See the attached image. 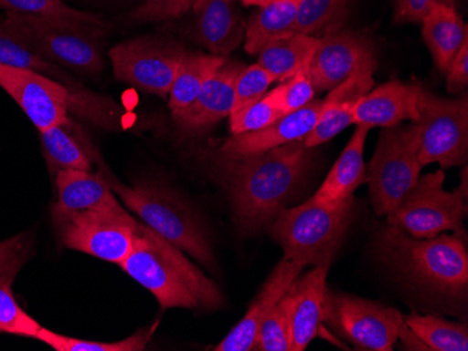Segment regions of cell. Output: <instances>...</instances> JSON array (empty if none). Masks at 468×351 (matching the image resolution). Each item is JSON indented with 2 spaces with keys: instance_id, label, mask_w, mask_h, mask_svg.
<instances>
[{
  "instance_id": "1",
  "label": "cell",
  "mask_w": 468,
  "mask_h": 351,
  "mask_svg": "<svg viewBox=\"0 0 468 351\" xmlns=\"http://www.w3.org/2000/svg\"><path fill=\"white\" fill-rule=\"evenodd\" d=\"M234 220L246 234L272 224L309 169L303 141L251 156L225 159Z\"/></svg>"
},
{
  "instance_id": "2",
  "label": "cell",
  "mask_w": 468,
  "mask_h": 351,
  "mask_svg": "<svg viewBox=\"0 0 468 351\" xmlns=\"http://www.w3.org/2000/svg\"><path fill=\"white\" fill-rule=\"evenodd\" d=\"M121 269L151 292L162 308L215 311L225 305L214 280L189 261L175 243L138 222L135 241Z\"/></svg>"
},
{
  "instance_id": "3",
  "label": "cell",
  "mask_w": 468,
  "mask_h": 351,
  "mask_svg": "<svg viewBox=\"0 0 468 351\" xmlns=\"http://www.w3.org/2000/svg\"><path fill=\"white\" fill-rule=\"evenodd\" d=\"M378 250L381 261L423 292L454 300L467 294V246L459 235L415 238L388 224Z\"/></svg>"
},
{
  "instance_id": "4",
  "label": "cell",
  "mask_w": 468,
  "mask_h": 351,
  "mask_svg": "<svg viewBox=\"0 0 468 351\" xmlns=\"http://www.w3.org/2000/svg\"><path fill=\"white\" fill-rule=\"evenodd\" d=\"M104 172L115 196L146 227L175 243L207 269H214V251L205 225L177 191L157 181H139L133 185H123L107 169Z\"/></svg>"
},
{
  "instance_id": "5",
  "label": "cell",
  "mask_w": 468,
  "mask_h": 351,
  "mask_svg": "<svg viewBox=\"0 0 468 351\" xmlns=\"http://www.w3.org/2000/svg\"><path fill=\"white\" fill-rule=\"evenodd\" d=\"M0 88L17 102L38 132L67 122L70 111L105 129H117L120 125V108L112 99L97 94L79 96L34 70L0 65Z\"/></svg>"
},
{
  "instance_id": "6",
  "label": "cell",
  "mask_w": 468,
  "mask_h": 351,
  "mask_svg": "<svg viewBox=\"0 0 468 351\" xmlns=\"http://www.w3.org/2000/svg\"><path fill=\"white\" fill-rule=\"evenodd\" d=\"M354 206L352 196L330 203L312 198L296 208L281 209L271 234L285 258L303 267H330L348 232Z\"/></svg>"
},
{
  "instance_id": "7",
  "label": "cell",
  "mask_w": 468,
  "mask_h": 351,
  "mask_svg": "<svg viewBox=\"0 0 468 351\" xmlns=\"http://www.w3.org/2000/svg\"><path fill=\"white\" fill-rule=\"evenodd\" d=\"M0 27L44 59L81 75L99 77L105 67L101 36L38 15L6 12Z\"/></svg>"
},
{
  "instance_id": "8",
  "label": "cell",
  "mask_w": 468,
  "mask_h": 351,
  "mask_svg": "<svg viewBox=\"0 0 468 351\" xmlns=\"http://www.w3.org/2000/svg\"><path fill=\"white\" fill-rule=\"evenodd\" d=\"M52 224L60 243L69 250L121 264L133 251L138 220L115 201L86 211L52 209Z\"/></svg>"
},
{
  "instance_id": "9",
  "label": "cell",
  "mask_w": 468,
  "mask_h": 351,
  "mask_svg": "<svg viewBox=\"0 0 468 351\" xmlns=\"http://www.w3.org/2000/svg\"><path fill=\"white\" fill-rule=\"evenodd\" d=\"M418 109L420 118L412 123L420 164L438 162L441 169L464 164L468 159L467 98H441L420 88Z\"/></svg>"
},
{
  "instance_id": "10",
  "label": "cell",
  "mask_w": 468,
  "mask_h": 351,
  "mask_svg": "<svg viewBox=\"0 0 468 351\" xmlns=\"http://www.w3.org/2000/svg\"><path fill=\"white\" fill-rule=\"evenodd\" d=\"M422 169L414 123L409 128H386L367 169V181L376 214L388 216L414 188Z\"/></svg>"
},
{
  "instance_id": "11",
  "label": "cell",
  "mask_w": 468,
  "mask_h": 351,
  "mask_svg": "<svg viewBox=\"0 0 468 351\" xmlns=\"http://www.w3.org/2000/svg\"><path fill=\"white\" fill-rule=\"evenodd\" d=\"M444 172L420 178L396 208L388 224L415 238H433L444 232H462L465 214L464 191H444Z\"/></svg>"
},
{
  "instance_id": "12",
  "label": "cell",
  "mask_w": 468,
  "mask_h": 351,
  "mask_svg": "<svg viewBox=\"0 0 468 351\" xmlns=\"http://www.w3.org/2000/svg\"><path fill=\"white\" fill-rule=\"evenodd\" d=\"M404 319L391 306L343 293H325L323 322L360 350H393Z\"/></svg>"
},
{
  "instance_id": "13",
  "label": "cell",
  "mask_w": 468,
  "mask_h": 351,
  "mask_svg": "<svg viewBox=\"0 0 468 351\" xmlns=\"http://www.w3.org/2000/svg\"><path fill=\"white\" fill-rule=\"evenodd\" d=\"M183 46L160 38H136L110 51L117 80L146 93L165 97L186 57Z\"/></svg>"
},
{
  "instance_id": "14",
  "label": "cell",
  "mask_w": 468,
  "mask_h": 351,
  "mask_svg": "<svg viewBox=\"0 0 468 351\" xmlns=\"http://www.w3.org/2000/svg\"><path fill=\"white\" fill-rule=\"evenodd\" d=\"M365 67H378L372 41L346 31L318 39L309 72L317 93L333 90Z\"/></svg>"
},
{
  "instance_id": "15",
  "label": "cell",
  "mask_w": 468,
  "mask_h": 351,
  "mask_svg": "<svg viewBox=\"0 0 468 351\" xmlns=\"http://www.w3.org/2000/svg\"><path fill=\"white\" fill-rule=\"evenodd\" d=\"M302 271H303L302 264L283 256L282 261L276 264L259 294L247 309L246 315L234 325L233 329L226 335V337H223L222 342L214 350L251 351L262 322Z\"/></svg>"
},
{
  "instance_id": "16",
  "label": "cell",
  "mask_w": 468,
  "mask_h": 351,
  "mask_svg": "<svg viewBox=\"0 0 468 351\" xmlns=\"http://www.w3.org/2000/svg\"><path fill=\"white\" fill-rule=\"evenodd\" d=\"M322 101L313 99L303 108L283 115L262 129L239 133L228 139L220 153L225 159L262 153L306 138L317 123Z\"/></svg>"
},
{
  "instance_id": "17",
  "label": "cell",
  "mask_w": 468,
  "mask_h": 351,
  "mask_svg": "<svg viewBox=\"0 0 468 351\" xmlns=\"http://www.w3.org/2000/svg\"><path fill=\"white\" fill-rule=\"evenodd\" d=\"M243 67L239 62L226 59L225 64L207 78L196 101L173 117L177 127L184 132H201L228 118L234 106L236 78Z\"/></svg>"
},
{
  "instance_id": "18",
  "label": "cell",
  "mask_w": 468,
  "mask_h": 351,
  "mask_svg": "<svg viewBox=\"0 0 468 351\" xmlns=\"http://www.w3.org/2000/svg\"><path fill=\"white\" fill-rule=\"evenodd\" d=\"M376 67H362L348 80L330 90L324 101H322L315 127L306 138L302 139L304 148H317L354 123L355 106L365 94L372 90Z\"/></svg>"
},
{
  "instance_id": "19",
  "label": "cell",
  "mask_w": 468,
  "mask_h": 351,
  "mask_svg": "<svg viewBox=\"0 0 468 351\" xmlns=\"http://www.w3.org/2000/svg\"><path fill=\"white\" fill-rule=\"evenodd\" d=\"M420 88L399 80L388 81L376 90L365 94L354 109V123L357 127L391 128L404 120L420 118L418 101Z\"/></svg>"
},
{
  "instance_id": "20",
  "label": "cell",
  "mask_w": 468,
  "mask_h": 351,
  "mask_svg": "<svg viewBox=\"0 0 468 351\" xmlns=\"http://www.w3.org/2000/svg\"><path fill=\"white\" fill-rule=\"evenodd\" d=\"M328 267L317 266L289 285L292 300V351H304L317 337L324 315Z\"/></svg>"
},
{
  "instance_id": "21",
  "label": "cell",
  "mask_w": 468,
  "mask_h": 351,
  "mask_svg": "<svg viewBox=\"0 0 468 351\" xmlns=\"http://www.w3.org/2000/svg\"><path fill=\"white\" fill-rule=\"evenodd\" d=\"M196 36L212 55L228 57L243 43L246 22L238 0H196Z\"/></svg>"
},
{
  "instance_id": "22",
  "label": "cell",
  "mask_w": 468,
  "mask_h": 351,
  "mask_svg": "<svg viewBox=\"0 0 468 351\" xmlns=\"http://www.w3.org/2000/svg\"><path fill=\"white\" fill-rule=\"evenodd\" d=\"M39 135L42 151L52 175L67 170L93 171L94 162L101 164L99 151L70 117L67 122L42 130Z\"/></svg>"
},
{
  "instance_id": "23",
  "label": "cell",
  "mask_w": 468,
  "mask_h": 351,
  "mask_svg": "<svg viewBox=\"0 0 468 351\" xmlns=\"http://www.w3.org/2000/svg\"><path fill=\"white\" fill-rule=\"evenodd\" d=\"M58 201L52 206L55 211L76 212L101 208L118 201L112 192L104 169L100 171H78L67 170L55 175Z\"/></svg>"
},
{
  "instance_id": "24",
  "label": "cell",
  "mask_w": 468,
  "mask_h": 351,
  "mask_svg": "<svg viewBox=\"0 0 468 351\" xmlns=\"http://www.w3.org/2000/svg\"><path fill=\"white\" fill-rule=\"evenodd\" d=\"M423 41L427 43L436 67L448 72L463 43L468 38L467 26L456 7L435 5L422 18Z\"/></svg>"
},
{
  "instance_id": "25",
  "label": "cell",
  "mask_w": 468,
  "mask_h": 351,
  "mask_svg": "<svg viewBox=\"0 0 468 351\" xmlns=\"http://www.w3.org/2000/svg\"><path fill=\"white\" fill-rule=\"evenodd\" d=\"M369 128L357 127L351 140L313 198L323 203L349 198L365 181L364 151Z\"/></svg>"
},
{
  "instance_id": "26",
  "label": "cell",
  "mask_w": 468,
  "mask_h": 351,
  "mask_svg": "<svg viewBox=\"0 0 468 351\" xmlns=\"http://www.w3.org/2000/svg\"><path fill=\"white\" fill-rule=\"evenodd\" d=\"M318 39L304 34H289L273 39L259 52L261 65L275 81H286L312 62Z\"/></svg>"
},
{
  "instance_id": "27",
  "label": "cell",
  "mask_w": 468,
  "mask_h": 351,
  "mask_svg": "<svg viewBox=\"0 0 468 351\" xmlns=\"http://www.w3.org/2000/svg\"><path fill=\"white\" fill-rule=\"evenodd\" d=\"M301 0H272L250 17L244 34V48L257 55L273 39L293 34Z\"/></svg>"
},
{
  "instance_id": "28",
  "label": "cell",
  "mask_w": 468,
  "mask_h": 351,
  "mask_svg": "<svg viewBox=\"0 0 468 351\" xmlns=\"http://www.w3.org/2000/svg\"><path fill=\"white\" fill-rule=\"evenodd\" d=\"M225 60L226 57L218 55L186 51L177 76L173 81L172 90L168 93V107L173 117L188 108L196 101L207 78L225 64Z\"/></svg>"
},
{
  "instance_id": "29",
  "label": "cell",
  "mask_w": 468,
  "mask_h": 351,
  "mask_svg": "<svg viewBox=\"0 0 468 351\" xmlns=\"http://www.w3.org/2000/svg\"><path fill=\"white\" fill-rule=\"evenodd\" d=\"M0 65L34 70V72L48 76V77L62 83L63 86H67L69 90L79 96H96L89 88H84L80 81L76 80L70 73H68L65 67H60L59 65L52 64L49 60L39 57L2 27H0Z\"/></svg>"
},
{
  "instance_id": "30",
  "label": "cell",
  "mask_w": 468,
  "mask_h": 351,
  "mask_svg": "<svg viewBox=\"0 0 468 351\" xmlns=\"http://www.w3.org/2000/svg\"><path fill=\"white\" fill-rule=\"evenodd\" d=\"M0 9L21 15H38L101 36H104L105 31L109 28L100 15L73 9L63 0H0Z\"/></svg>"
},
{
  "instance_id": "31",
  "label": "cell",
  "mask_w": 468,
  "mask_h": 351,
  "mask_svg": "<svg viewBox=\"0 0 468 351\" xmlns=\"http://www.w3.org/2000/svg\"><path fill=\"white\" fill-rule=\"evenodd\" d=\"M412 334L431 351H467L468 329L465 325L454 324L431 315H410L404 319Z\"/></svg>"
},
{
  "instance_id": "32",
  "label": "cell",
  "mask_w": 468,
  "mask_h": 351,
  "mask_svg": "<svg viewBox=\"0 0 468 351\" xmlns=\"http://www.w3.org/2000/svg\"><path fill=\"white\" fill-rule=\"evenodd\" d=\"M152 329H141L133 336L118 342H94V340L79 339L55 334L52 330L41 327L36 339L46 343L55 351H144L151 342Z\"/></svg>"
},
{
  "instance_id": "33",
  "label": "cell",
  "mask_w": 468,
  "mask_h": 351,
  "mask_svg": "<svg viewBox=\"0 0 468 351\" xmlns=\"http://www.w3.org/2000/svg\"><path fill=\"white\" fill-rule=\"evenodd\" d=\"M291 316L292 300L286 290L262 322L252 350L292 351Z\"/></svg>"
},
{
  "instance_id": "34",
  "label": "cell",
  "mask_w": 468,
  "mask_h": 351,
  "mask_svg": "<svg viewBox=\"0 0 468 351\" xmlns=\"http://www.w3.org/2000/svg\"><path fill=\"white\" fill-rule=\"evenodd\" d=\"M16 276L17 272L0 277V334L36 339L42 326L16 301L12 290Z\"/></svg>"
},
{
  "instance_id": "35",
  "label": "cell",
  "mask_w": 468,
  "mask_h": 351,
  "mask_svg": "<svg viewBox=\"0 0 468 351\" xmlns=\"http://www.w3.org/2000/svg\"><path fill=\"white\" fill-rule=\"evenodd\" d=\"M283 115L285 114L281 111L280 107L276 106L275 99L271 96L270 91H267L265 96L255 99L249 106L231 111L229 115L231 135L262 129Z\"/></svg>"
},
{
  "instance_id": "36",
  "label": "cell",
  "mask_w": 468,
  "mask_h": 351,
  "mask_svg": "<svg viewBox=\"0 0 468 351\" xmlns=\"http://www.w3.org/2000/svg\"><path fill=\"white\" fill-rule=\"evenodd\" d=\"M275 99L276 106L280 107L283 114H291L297 109L303 108L314 99V86L310 77L309 65L302 67L296 75L292 76L281 86L270 91Z\"/></svg>"
},
{
  "instance_id": "37",
  "label": "cell",
  "mask_w": 468,
  "mask_h": 351,
  "mask_svg": "<svg viewBox=\"0 0 468 351\" xmlns=\"http://www.w3.org/2000/svg\"><path fill=\"white\" fill-rule=\"evenodd\" d=\"M344 0H301L293 33L312 36L325 27Z\"/></svg>"
},
{
  "instance_id": "38",
  "label": "cell",
  "mask_w": 468,
  "mask_h": 351,
  "mask_svg": "<svg viewBox=\"0 0 468 351\" xmlns=\"http://www.w3.org/2000/svg\"><path fill=\"white\" fill-rule=\"evenodd\" d=\"M272 76L261 67L255 64L244 67L239 73L234 85V106L231 111L249 106L255 99L261 98L267 94L268 88L273 83ZM231 114V112H230Z\"/></svg>"
},
{
  "instance_id": "39",
  "label": "cell",
  "mask_w": 468,
  "mask_h": 351,
  "mask_svg": "<svg viewBox=\"0 0 468 351\" xmlns=\"http://www.w3.org/2000/svg\"><path fill=\"white\" fill-rule=\"evenodd\" d=\"M196 0H146L131 13L135 22H165L180 17L188 12Z\"/></svg>"
},
{
  "instance_id": "40",
  "label": "cell",
  "mask_w": 468,
  "mask_h": 351,
  "mask_svg": "<svg viewBox=\"0 0 468 351\" xmlns=\"http://www.w3.org/2000/svg\"><path fill=\"white\" fill-rule=\"evenodd\" d=\"M33 255V238L18 234L0 243V277L10 272H20Z\"/></svg>"
},
{
  "instance_id": "41",
  "label": "cell",
  "mask_w": 468,
  "mask_h": 351,
  "mask_svg": "<svg viewBox=\"0 0 468 351\" xmlns=\"http://www.w3.org/2000/svg\"><path fill=\"white\" fill-rule=\"evenodd\" d=\"M435 5L454 6L456 0H396V23H420Z\"/></svg>"
},
{
  "instance_id": "42",
  "label": "cell",
  "mask_w": 468,
  "mask_h": 351,
  "mask_svg": "<svg viewBox=\"0 0 468 351\" xmlns=\"http://www.w3.org/2000/svg\"><path fill=\"white\" fill-rule=\"evenodd\" d=\"M468 85V38L463 43L459 54L448 70V90L457 94L465 90Z\"/></svg>"
},
{
  "instance_id": "43",
  "label": "cell",
  "mask_w": 468,
  "mask_h": 351,
  "mask_svg": "<svg viewBox=\"0 0 468 351\" xmlns=\"http://www.w3.org/2000/svg\"><path fill=\"white\" fill-rule=\"evenodd\" d=\"M244 6H264V5L270 4L272 0H241Z\"/></svg>"
}]
</instances>
